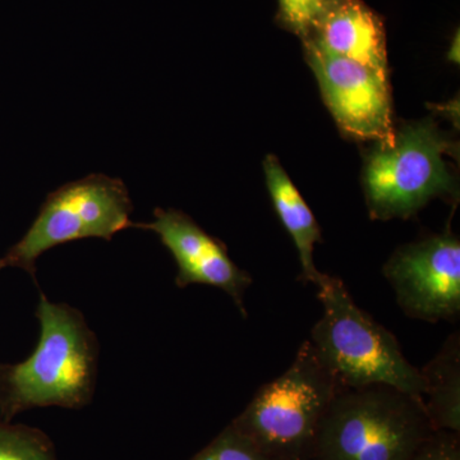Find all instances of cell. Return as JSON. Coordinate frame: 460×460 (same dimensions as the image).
Returning <instances> with one entry per match:
<instances>
[{
  "label": "cell",
  "instance_id": "6da1fadb",
  "mask_svg": "<svg viewBox=\"0 0 460 460\" xmlns=\"http://www.w3.org/2000/svg\"><path fill=\"white\" fill-rule=\"evenodd\" d=\"M36 319L40 337L31 356L0 363V419L35 408L83 410L93 402L99 368V341L83 313L40 293Z\"/></svg>",
  "mask_w": 460,
  "mask_h": 460
},
{
  "label": "cell",
  "instance_id": "7a4b0ae2",
  "mask_svg": "<svg viewBox=\"0 0 460 460\" xmlns=\"http://www.w3.org/2000/svg\"><path fill=\"white\" fill-rule=\"evenodd\" d=\"M316 288L323 314L308 341L339 386L387 385L422 396L420 368L405 358L395 335L358 307L343 281L323 274Z\"/></svg>",
  "mask_w": 460,
  "mask_h": 460
},
{
  "label": "cell",
  "instance_id": "3957f363",
  "mask_svg": "<svg viewBox=\"0 0 460 460\" xmlns=\"http://www.w3.org/2000/svg\"><path fill=\"white\" fill-rule=\"evenodd\" d=\"M434 431L422 396L387 385L341 387L311 460H408Z\"/></svg>",
  "mask_w": 460,
  "mask_h": 460
},
{
  "label": "cell",
  "instance_id": "277c9868",
  "mask_svg": "<svg viewBox=\"0 0 460 460\" xmlns=\"http://www.w3.org/2000/svg\"><path fill=\"white\" fill-rule=\"evenodd\" d=\"M310 341L279 377L257 390L232 425L275 460H311L321 420L338 390Z\"/></svg>",
  "mask_w": 460,
  "mask_h": 460
},
{
  "label": "cell",
  "instance_id": "5b68a950",
  "mask_svg": "<svg viewBox=\"0 0 460 460\" xmlns=\"http://www.w3.org/2000/svg\"><path fill=\"white\" fill-rule=\"evenodd\" d=\"M453 150V142L429 119L408 124L390 144L375 142L363 172L372 219H408L432 199L458 198L445 160Z\"/></svg>",
  "mask_w": 460,
  "mask_h": 460
},
{
  "label": "cell",
  "instance_id": "8992f818",
  "mask_svg": "<svg viewBox=\"0 0 460 460\" xmlns=\"http://www.w3.org/2000/svg\"><path fill=\"white\" fill-rule=\"evenodd\" d=\"M133 204L126 183L105 174L69 181L48 195L23 237L0 257V271L25 270L36 283V262L51 248L78 239L111 241L133 226Z\"/></svg>",
  "mask_w": 460,
  "mask_h": 460
},
{
  "label": "cell",
  "instance_id": "52a82bcc",
  "mask_svg": "<svg viewBox=\"0 0 460 460\" xmlns=\"http://www.w3.org/2000/svg\"><path fill=\"white\" fill-rule=\"evenodd\" d=\"M383 274L402 313L426 323L460 314V242L452 233L405 244L389 257Z\"/></svg>",
  "mask_w": 460,
  "mask_h": 460
},
{
  "label": "cell",
  "instance_id": "ba28073f",
  "mask_svg": "<svg viewBox=\"0 0 460 460\" xmlns=\"http://www.w3.org/2000/svg\"><path fill=\"white\" fill-rule=\"evenodd\" d=\"M321 95L341 131L357 140L390 144L395 137L387 75L302 41Z\"/></svg>",
  "mask_w": 460,
  "mask_h": 460
},
{
  "label": "cell",
  "instance_id": "9c48e42d",
  "mask_svg": "<svg viewBox=\"0 0 460 460\" xmlns=\"http://www.w3.org/2000/svg\"><path fill=\"white\" fill-rule=\"evenodd\" d=\"M132 226L155 233L171 252L177 263L178 288L201 284L222 289L247 317L244 295L252 278L230 259L226 244L205 232L190 215L175 208H157L151 222L133 223Z\"/></svg>",
  "mask_w": 460,
  "mask_h": 460
},
{
  "label": "cell",
  "instance_id": "30bf717a",
  "mask_svg": "<svg viewBox=\"0 0 460 460\" xmlns=\"http://www.w3.org/2000/svg\"><path fill=\"white\" fill-rule=\"evenodd\" d=\"M307 39L334 56L387 75L385 23L362 0H337Z\"/></svg>",
  "mask_w": 460,
  "mask_h": 460
},
{
  "label": "cell",
  "instance_id": "8fae6325",
  "mask_svg": "<svg viewBox=\"0 0 460 460\" xmlns=\"http://www.w3.org/2000/svg\"><path fill=\"white\" fill-rule=\"evenodd\" d=\"M263 172L275 211L298 251L302 280L316 287L323 275L314 261V246L323 242L316 217L277 157H265Z\"/></svg>",
  "mask_w": 460,
  "mask_h": 460
},
{
  "label": "cell",
  "instance_id": "7c38bea8",
  "mask_svg": "<svg viewBox=\"0 0 460 460\" xmlns=\"http://www.w3.org/2000/svg\"><path fill=\"white\" fill-rule=\"evenodd\" d=\"M422 399L435 431L460 434V335L454 332L441 349L420 368Z\"/></svg>",
  "mask_w": 460,
  "mask_h": 460
},
{
  "label": "cell",
  "instance_id": "4fadbf2b",
  "mask_svg": "<svg viewBox=\"0 0 460 460\" xmlns=\"http://www.w3.org/2000/svg\"><path fill=\"white\" fill-rule=\"evenodd\" d=\"M0 460H59L49 436L41 429L0 420Z\"/></svg>",
  "mask_w": 460,
  "mask_h": 460
},
{
  "label": "cell",
  "instance_id": "5bb4252c",
  "mask_svg": "<svg viewBox=\"0 0 460 460\" xmlns=\"http://www.w3.org/2000/svg\"><path fill=\"white\" fill-rule=\"evenodd\" d=\"M335 2L337 0H279L277 18L283 29L305 40Z\"/></svg>",
  "mask_w": 460,
  "mask_h": 460
},
{
  "label": "cell",
  "instance_id": "9a60e30c",
  "mask_svg": "<svg viewBox=\"0 0 460 460\" xmlns=\"http://www.w3.org/2000/svg\"><path fill=\"white\" fill-rule=\"evenodd\" d=\"M190 460H275L260 450L232 423Z\"/></svg>",
  "mask_w": 460,
  "mask_h": 460
},
{
  "label": "cell",
  "instance_id": "2e32d148",
  "mask_svg": "<svg viewBox=\"0 0 460 460\" xmlns=\"http://www.w3.org/2000/svg\"><path fill=\"white\" fill-rule=\"evenodd\" d=\"M408 460H460V434L434 431Z\"/></svg>",
  "mask_w": 460,
  "mask_h": 460
},
{
  "label": "cell",
  "instance_id": "e0dca14e",
  "mask_svg": "<svg viewBox=\"0 0 460 460\" xmlns=\"http://www.w3.org/2000/svg\"><path fill=\"white\" fill-rule=\"evenodd\" d=\"M447 58H449L450 62L459 63V32H456V35L454 36Z\"/></svg>",
  "mask_w": 460,
  "mask_h": 460
}]
</instances>
